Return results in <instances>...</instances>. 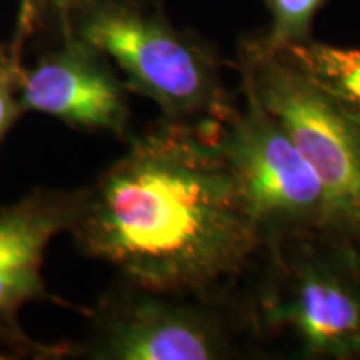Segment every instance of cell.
Returning <instances> with one entry per match:
<instances>
[{
    "mask_svg": "<svg viewBox=\"0 0 360 360\" xmlns=\"http://www.w3.org/2000/svg\"><path fill=\"white\" fill-rule=\"evenodd\" d=\"M260 321L309 359H360V255L334 233L272 238Z\"/></svg>",
    "mask_w": 360,
    "mask_h": 360,
    "instance_id": "3",
    "label": "cell"
},
{
    "mask_svg": "<svg viewBox=\"0 0 360 360\" xmlns=\"http://www.w3.org/2000/svg\"><path fill=\"white\" fill-rule=\"evenodd\" d=\"M79 0H19L17 6L15 29H13L12 51L15 56H24L27 42L42 27L56 25Z\"/></svg>",
    "mask_w": 360,
    "mask_h": 360,
    "instance_id": "10",
    "label": "cell"
},
{
    "mask_svg": "<svg viewBox=\"0 0 360 360\" xmlns=\"http://www.w3.org/2000/svg\"><path fill=\"white\" fill-rule=\"evenodd\" d=\"M219 122H177L132 137L87 187L70 229L77 249L120 278L210 297L264 244L249 197L217 142Z\"/></svg>",
    "mask_w": 360,
    "mask_h": 360,
    "instance_id": "1",
    "label": "cell"
},
{
    "mask_svg": "<svg viewBox=\"0 0 360 360\" xmlns=\"http://www.w3.org/2000/svg\"><path fill=\"white\" fill-rule=\"evenodd\" d=\"M0 360H8V355L4 350H0Z\"/></svg>",
    "mask_w": 360,
    "mask_h": 360,
    "instance_id": "13",
    "label": "cell"
},
{
    "mask_svg": "<svg viewBox=\"0 0 360 360\" xmlns=\"http://www.w3.org/2000/svg\"><path fill=\"white\" fill-rule=\"evenodd\" d=\"M24 60L13 58L6 67L0 69V142L13 127L22 114L19 98V80L22 69H24Z\"/></svg>",
    "mask_w": 360,
    "mask_h": 360,
    "instance_id": "11",
    "label": "cell"
},
{
    "mask_svg": "<svg viewBox=\"0 0 360 360\" xmlns=\"http://www.w3.org/2000/svg\"><path fill=\"white\" fill-rule=\"evenodd\" d=\"M56 27L96 45L164 119L220 122L231 110L214 53L143 0H79Z\"/></svg>",
    "mask_w": 360,
    "mask_h": 360,
    "instance_id": "2",
    "label": "cell"
},
{
    "mask_svg": "<svg viewBox=\"0 0 360 360\" xmlns=\"http://www.w3.org/2000/svg\"><path fill=\"white\" fill-rule=\"evenodd\" d=\"M13 58H17V60H22V57L13 53L11 44L0 42V69H2V67H6L8 62H12Z\"/></svg>",
    "mask_w": 360,
    "mask_h": 360,
    "instance_id": "12",
    "label": "cell"
},
{
    "mask_svg": "<svg viewBox=\"0 0 360 360\" xmlns=\"http://www.w3.org/2000/svg\"><path fill=\"white\" fill-rule=\"evenodd\" d=\"M58 35V45L22 69L17 92L22 114L39 112L72 129L127 141L130 90L115 65L96 45L69 32Z\"/></svg>",
    "mask_w": 360,
    "mask_h": 360,
    "instance_id": "8",
    "label": "cell"
},
{
    "mask_svg": "<svg viewBox=\"0 0 360 360\" xmlns=\"http://www.w3.org/2000/svg\"><path fill=\"white\" fill-rule=\"evenodd\" d=\"M242 92L244 105L231 107L220 120L217 142L249 197L265 240L302 233L339 236L322 180L254 90L242 84Z\"/></svg>",
    "mask_w": 360,
    "mask_h": 360,
    "instance_id": "5",
    "label": "cell"
},
{
    "mask_svg": "<svg viewBox=\"0 0 360 360\" xmlns=\"http://www.w3.org/2000/svg\"><path fill=\"white\" fill-rule=\"evenodd\" d=\"M84 187H35L0 209V350L8 359H65V344H42L27 335L19 315L30 302L70 305L47 290L42 265L58 233L70 232L82 205Z\"/></svg>",
    "mask_w": 360,
    "mask_h": 360,
    "instance_id": "7",
    "label": "cell"
},
{
    "mask_svg": "<svg viewBox=\"0 0 360 360\" xmlns=\"http://www.w3.org/2000/svg\"><path fill=\"white\" fill-rule=\"evenodd\" d=\"M240 75L322 180L339 236L360 255V122L285 52L262 42L242 47Z\"/></svg>",
    "mask_w": 360,
    "mask_h": 360,
    "instance_id": "4",
    "label": "cell"
},
{
    "mask_svg": "<svg viewBox=\"0 0 360 360\" xmlns=\"http://www.w3.org/2000/svg\"><path fill=\"white\" fill-rule=\"evenodd\" d=\"M323 0H265L272 24L265 47L285 51L310 40V25Z\"/></svg>",
    "mask_w": 360,
    "mask_h": 360,
    "instance_id": "9",
    "label": "cell"
},
{
    "mask_svg": "<svg viewBox=\"0 0 360 360\" xmlns=\"http://www.w3.org/2000/svg\"><path fill=\"white\" fill-rule=\"evenodd\" d=\"M210 297L169 294L124 278L89 310L87 334L67 342L65 359L217 360L232 340Z\"/></svg>",
    "mask_w": 360,
    "mask_h": 360,
    "instance_id": "6",
    "label": "cell"
}]
</instances>
